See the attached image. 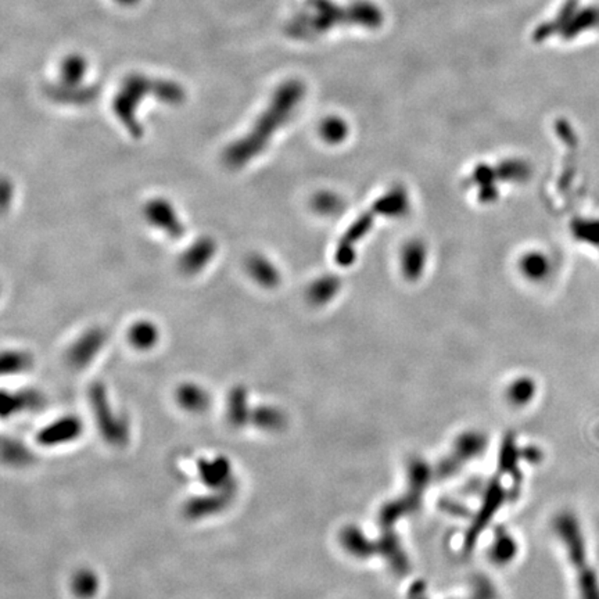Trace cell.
<instances>
[{
    "mask_svg": "<svg viewBox=\"0 0 599 599\" xmlns=\"http://www.w3.org/2000/svg\"><path fill=\"white\" fill-rule=\"evenodd\" d=\"M302 87L297 84H288L280 88L273 97L268 110L254 124L246 136L231 144L225 151V163L231 168H241L250 163L268 146L273 132L282 128L288 117L295 110L298 99L302 97Z\"/></svg>",
    "mask_w": 599,
    "mask_h": 599,
    "instance_id": "6da1fadb",
    "label": "cell"
},
{
    "mask_svg": "<svg viewBox=\"0 0 599 599\" xmlns=\"http://www.w3.org/2000/svg\"><path fill=\"white\" fill-rule=\"evenodd\" d=\"M557 527L569 552L572 564L576 569L581 599H599V579L590 562H587V549L580 525L573 515L564 513L557 518Z\"/></svg>",
    "mask_w": 599,
    "mask_h": 599,
    "instance_id": "7a4b0ae2",
    "label": "cell"
},
{
    "mask_svg": "<svg viewBox=\"0 0 599 599\" xmlns=\"http://www.w3.org/2000/svg\"><path fill=\"white\" fill-rule=\"evenodd\" d=\"M89 400L103 439L112 447L126 446L129 440L128 423L112 408L103 383L97 381L90 386Z\"/></svg>",
    "mask_w": 599,
    "mask_h": 599,
    "instance_id": "3957f363",
    "label": "cell"
},
{
    "mask_svg": "<svg viewBox=\"0 0 599 599\" xmlns=\"http://www.w3.org/2000/svg\"><path fill=\"white\" fill-rule=\"evenodd\" d=\"M82 430H84L82 420L68 415L39 430L36 442L43 447L65 446L68 442H75L82 434Z\"/></svg>",
    "mask_w": 599,
    "mask_h": 599,
    "instance_id": "277c9868",
    "label": "cell"
},
{
    "mask_svg": "<svg viewBox=\"0 0 599 599\" xmlns=\"http://www.w3.org/2000/svg\"><path fill=\"white\" fill-rule=\"evenodd\" d=\"M106 334L100 329H90L68 349L67 359L73 368L84 369L96 358L104 346Z\"/></svg>",
    "mask_w": 599,
    "mask_h": 599,
    "instance_id": "5b68a950",
    "label": "cell"
},
{
    "mask_svg": "<svg viewBox=\"0 0 599 599\" xmlns=\"http://www.w3.org/2000/svg\"><path fill=\"white\" fill-rule=\"evenodd\" d=\"M146 219L151 225L157 227L165 234L173 239H180L183 236V225L178 217L177 211L170 202L164 199H154L146 205Z\"/></svg>",
    "mask_w": 599,
    "mask_h": 599,
    "instance_id": "8992f818",
    "label": "cell"
},
{
    "mask_svg": "<svg viewBox=\"0 0 599 599\" xmlns=\"http://www.w3.org/2000/svg\"><path fill=\"white\" fill-rule=\"evenodd\" d=\"M236 490V486H232V488H224V490H212V494H209V495L193 498L192 501L186 503V516L190 519H202V518L221 512L231 503Z\"/></svg>",
    "mask_w": 599,
    "mask_h": 599,
    "instance_id": "52a82bcc",
    "label": "cell"
},
{
    "mask_svg": "<svg viewBox=\"0 0 599 599\" xmlns=\"http://www.w3.org/2000/svg\"><path fill=\"white\" fill-rule=\"evenodd\" d=\"M199 476L203 483L209 486L211 490H224V488L236 486L231 462L225 457L202 459L199 462Z\"/></svg>",
    "mask_w": 599,
    "mask_h": 599,
    "instance_id": "ba28073f",
    "label": "cell"
},
{
    "mask_svg": "<svg viewBox=\"0 0 599 599\" xmlns=\"http://www.w3.org/2000/svg\"><path fill=\"white\" fill-rule=\"evenodd\" d=\"M215 254V243L210 237H202L180 257V268L186 273H197L211 261Z\"/></svg>",
    "mask_w": 599,
    "mask_h": 599,
    "instance_id": "9c48e42d",
    "label": "cell"
},
{
    "mask_svg": "<svg viewBox=\"0 0 599 599\" xmlns=\"http://www.w3.org/2000/svg\"><path fill=\"white\" fill-rule=\"evenodd\" d=\"M42 397L36 391H21L13 395H4L2 403V414L4 418L14 417V415L36 410L42 404Z\"/></svg>",
    "mask_w": 599,
    "mask_h": 599,
    "instance_id": "30bf717a",
    "label": "cell"
},
{
    "mask_svg": "<svg viewBox=\"0 0 599 599\" xmlns=\"http://www.w3.org/2000/svg\"><path fill=\"white\" fill-rule=\"evenodd\" d=\"M177 401L183 410L195 414L203 412L210 405L209 393L195 383H185L180 386L177 390Z\"/></svg>",
    "mask_w": 599,
    "mask_h": 599,
    "instance_id": "8fae6325",
    "label": "cell"
},
{
    "mask_svg": "<svg viewBox=\"0 0 599 599\" xmlns=\"http://www.w3.org/2000/svg\"><path fill=\"white\" fill-rule=\"evenodd\" d=\"M253 411L249 407V395L244 388H234L228 398V420L234 427H243L250 422Z\"/></svg>",
    "mask_w": 599,
    "mask_h": 599,
    "instance_id": "7c38bea8",
    "label": "cell"
},
{
    "mask_svg": "<svg viewBox=\"0 0 599 599\" xmlns=\"http://www.w3.org/2000/svg\"><path fill=\"white\" fill-rule=\"evenodd\" d=\"M247 270H249L251 278L260 285L273 288L278 283V270L270 260H266L265 257L260 256V254H254L249 258Z\"/></svg>",
    "mask_w": 599,
    "mask_h": 599,
    "instance_id": "4fadbf2b",
    "label": "cell"
},
{
    "mask_svg": "<svg viewBox=\"0 0 599 599\" xmlns=\"http://www.w3.org/2000/svg\"><path fill=\"white\" fill-rule=\"evenodd\" d=\"M71 590L80 599H90L99 591V579L90 569H81L73 576Z\"/></svg>",
    "mask_w": 599,
    "mask_h": 599,
    "instance_id": "5bb4252c",
    "label": "cell"
},
{
    "mask_svg": "<svg viewBox=\"0 0 599 599\" xmlns=\"http://www.w3.org/2000/svg\"><path fill=\"white\" fill-rule=\"evenodd\" d=\"M158 340L157 327L151 322L143 321L134 325L129 330V342L139 349H149L156 346Z\"/></svg>",
    "mask_w": 599,
    "mask_h": 599,
    "instance_id": "9a60e30c",
    "label": "cell"
},
{
    "mask_svg": "<svg viewBox=\"0 0 599 599\" xmlns=\"http://www.w3.org/2000/svg\"><path fill=\"white\" fill-rule=\"evenodd\" d=\"M251 420L257 427L263 430H276L285 425V419L280 411L273 407H260L253 411Z\"/></svg>",
    "mask_w": 599,
    "mask_h": 599,
    "instance_id": "2e32d148",
    "label": "cell"
},
{
    "mask_svg": "<svg viewBox=\"0 0 599 599\" xmlns=\"http://www.w3.org/2000/svg\"><path fill=\"white\" fill-rule=\"evenodd\" d=\"M33 365V358L28 354L23 351H10L4 353L2 358V369H4V375H16L19 372H26L27 369Z\"/></svg>",
    "mask_w": 599,
    "mask_h": 599,
    "instance_id": "e0dca14e",
    "label": "cell"
},
{
    "mask_svg": "<svg viewBox=\"0 0 599 599\" xmlns=\"http://www.w3.org/2000/svg\"><path fill=\"white\" fill-rule=\"evenodd\" d=\"M526 273L532 278L542 279L547 276L549 271V261L547 257H542V254H534L529 257L525 263Z\"/></svg>",
    "mask_w": 599,
    "mask_h": 599,
    "instance_id": "ac0fdd59",
    "label": "cell"
},
{
    "mask_svg": "<svg viewBox=\"0 0 599 599\" xmlns=\"http://www.w3.org/2000/svg\"><path fill=\"white\" fill-rule=\"evenodd\" d=\"M322 131H324L325 138L329 139L330 142H337L344 136L343 124L340 121H334V119L326 121Z\"/></svg>",
    "mask_w": 599,
    "mask_h": 599,
    "instance_id": "d6986e66",
    "label": "cell"
},
{
    "mask_svg": "<svg viewBox=\"0 0 599 599\" xmlns=\"http://www.w3.org/2000/svg\"><path fill=\"white\" fill-rule=\"evenodd\" d=\"M65 80L70 82V84H75L81 77H82V73H84V65L82 61L78 58V60H70L65 65Z\"/></svg>",
    "mask_w": 599,
    "mask_h": 599,
    "instance_id": "ffe728a7",
    "label": "cell"
},
{
    "mask_svg": "<svg viewBox=\"0 0 599 599\" xmlns=\"http://www.w3.org/2000/svg\"><path fill=\"white\" fill-rule=\"evenodd\" d=\"M9 446L10 449H12V456H7L6 458H9L12 464H19L21 461L26 462L29 454L24 449V447L19 446L17 442H12Z\"/></svg>",
    "mask_w": 599,
    "mask_h": 599,
    "instance_id": "44dd1931",
    "label": "cell"
},
{
    "mask_svg": "<svg viewBox=\"0 0 599 599\" xmlns=\"http://www.w3.org/2000/svg\"><path fill=\"white\" fill-rule=\"evenodd\" d=\"M122 2H132V0H122Z\"/></svg>",
    "mask_w": 599,
    "mask_h": 599,
    "instance_id": "7402d4cb",
    "label": "cell"
}]
</instances>
